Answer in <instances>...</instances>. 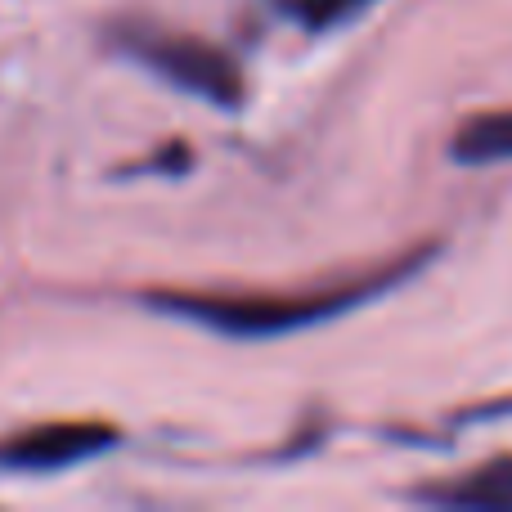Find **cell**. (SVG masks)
Listing matches in <instances>:
<instances>
[{
  "label": "cell",
  "mask_w": 512,
  "mask_h": 512,
  "mask_svg": "<svg viewBox=\"0 0 512 512\" xmlns=\"http://www.w3.org/2000/svg\"><path fill=\"white\" fill-rule=\"evenodd\" d=\"M122 432L104 418H54L0 436V477H54L117 450Z\"/></svg>",
  "instance_id": "cell-3"
},
{
  "label": "cell",
  "mask_w": 512,
  "mask_h": 512,
  "mask_svg": "<svg viewBox=\"0 0 512 512\" xmlns=\"http://www.w3.org/2000/svg\"><path fill=\"white\" fill-rule=\"evenodd\" d=\"M369 5L373 0H283L288 18H297V23L310 27V32H324V27L346 23V18L364 14Z\"/></svg>",
  "instance_id": "cell-6"
},
{
  "label": "cell",
  "mask_w": 512,
  "mask_h": 512,
  "mask_svg": "<svg viewBox=\"0 0 512 512\" xmlns=\"http://www.w3.org/2000/svg\"><path fill=\"white\" fill-rule=\"evenodd\" d=\"M445 252L441 239L414 243V248L382 256L378 265L355 274H333L319 283H301V288H149L140 292V306H149L153 315L194 324L212 337H230V342H274V337L310 333L324 328L342 315L382 301L387 292H396L400 283H409L414 274H423L436 256Z\"/></svg>",
  "instance_id": "cell-1"
},
{
  "label": "cell",
  "mask_w": 512,
  "mask_h": 512,
  "mask_svg": "<svg viewBox=\"0 0 512 512\" xmlns=\"http://www.w3.org/2000/svg\"><path fill=\"white\" fill-rule=\"evenodd\" d=\"M450 162H459V167H504V162H512V108L463 117L450 135Z\"/></svg>",
  "instance_id": "cell-5"
},
{
  "label": "cell",
  "mask_w": 512,
  "mask_h": 512,
  "mask_svg": "<svg viewBox=\"0 0 512 512\" xmlns=\"http://www.w3.org/2000/svg\"><path fill=\"white\" fill-rule=\"evenodd\" d=\"M409 504L445 508V512H512V454H495L454 477H436L409 490Z\"/></svg>",
  "instance_id": "cell-4"
},
{
  "label": "cell",
  "mask_w": 512,
  "mask_h": 512,
  "mask_svg": "<svg viewBox=\"0 0 512 512\" xmlns=\"http://www.w3.org/2000/svg\"><path fill=\"white\" fill-rule=\"evenodd\" d=\"M108 41L149 77L167 81L171 90L203 99L221 113H234L248 99V81H243V68L234 63V54H225L207 36L176 32V27L149 23V18H122V23L108 27Z\"/></svg>",
  "instance_id": "cell-2"
}]
</instances>
